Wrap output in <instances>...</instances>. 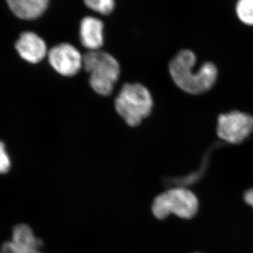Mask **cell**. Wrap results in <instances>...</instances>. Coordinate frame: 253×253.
Instances as JSON below:
<instances>
[{"instance_id": "cell-3", "label": "cell", "mask_w": 253, "mask_h": 253, "mask_svg": "<svg viewBox=\"0 0 253 253\" xmlns=\"http://www.w3.org/2000/svg\"><path fill=\"white\" fill-rule=\"evenodd\" d=\"M115 108L128 126H136L152 113L154 99L149 89L141 83H127L118 93Z\"/></svg>"}, {"instance_id": "cell-5", "label": "cell", "mask_w": 253, "mask_h": 253, "mask_svg": "<svg viewBox=\"0 0 253 253\" xmlns=\"http://www.w3.org/2000/svg\"><path fill=\"white\" fill-rule=\"evenodd\" d=\"M253 132V116L251 115L234 111L218 117L217 136L228 144H241Z\"/></svg>"}, {"instance_id": "cell-11", "label": "cell", "mask_w": 253, "mask_h": 253, "mask_svg": "<svg viewBox=\"0 0 253 253\" xmlns=\"http://www.w3.org/2000/svg\"><path fill=\"white\" fill-rule=\"evenodd\" d=\"M236 11L241 22L248 26H253V0H239Z\"/></svg>"}, {"instance_id": "cell-13", "label": "cell", "mask_w": 253, "mask_h": 253, "mask_svg": "<svg viewBox=\"0 0 253 253\" xmlns=\"http://www.w3.org/2000/svg\"><path fill=\"white\" fill-rule=\"evenodd\" d=\"M11 168V160L3 142L0 141V174H6Z\"/></svg>"}, {"instance_id": "cell-7", "label": "cell", "mask_w": 253, "mask_h": 253, "mask_svg": "<svg viewBox=\"0 0 253 253\" xmlns=\"http://www.w3.org/2000/svg\"><path fill=\"white\" fill-rule=\"evenodd\" d=\"M104 25L99 18L87 16L80 23L79 37L82 45L88 51L99 50L104 44Z\"/></svg>"}, {"instance_id": "cell-15", "label": "cell", "mask_w": 253, "mask_h": 253, "mask_svg": "<svg viewBox=\"0 0 253 253\" xmlns=\"http://www.w3.org/2000/svg\"><path fill=\"white\" fill-rule=\"evenodd\" d=\"M244 199L253 208V189L248 190L244 195Z\"/></svg>"}, {"instance_id": "cell-2", "label": "cell", "mask_w": 253, "mask_h": 253, "mask_svg": "<svg viewBox=\"0 0 253 253\" xmlns=\"http://www.w3.org/2000/svg\"><path fill=\"white\" fill-rule=\"evenodd\" d=\"M83 68L89 73L91 89L101 96H109L114 89L121 67L118 60L102 50L89 51L83 56Z\"/></svg>"}, {"instance_id": "cell-1", "label": "cell", "mask_w": 253, "mask_h": 253, "mask_svg": "<svg viewBox=\"0 0 253 253\" xmlns=\"http://www.w3.org/2000/svg\"><path fill=\"white\" fill-rule=\"evenodd\" d=\"M196 56L191 50H181L171 60L169 71L179 89L190 94L207 92L215 84L218 71L214 63L206 62L194 71Z\"/></svg>"}, {"instance_id": "cell-10", "label": "cell", "mask_w": 253, "mask_h": 253, "mask_svg": "<svg viewBox=\"0 0 253 253\" xmlns=\"http://www.w3.org/2000/svg\"><path fill=\"white\" fill-rule=\"evenodd\" d=\"M11 242L16 247L26 251H40L42 246V241L36 237L29 226L24 224L15 226Z\"/></svg>"}, {"instance_id": "cell-12", "label": "cell", "mask_w": 253, "mask_h": 253, "mask_svg": "<svg viewBox=\"0 0 253 253\" xmlns=\"http://www.w3.org/2000/svg\"><path fill=\"white\" fill-rule=\"evenodd\" d=\"M86 7L101 15H109L114 10L115 0H83Z\"/></svg>"}, {"instance_id": "cell-6", "label": "cell", "mask_w": 253, "mask_h": 253, "mask_svg": "<svg viewBox=\"0 0 253 253\" xmlns=\"http://www.w3.org/2000/svg\"><path fill=\"white\" fill-rule=\"evenodd\" d=\"M48 59L51 67L65 77L76 76L83 68V55L69 43L54 46L48 53Z\"/></svg>"}, {"instance_id": "cell-8", "label": "cell", "mask_w": 253, "mask_h": 253, "mask_svg": "<svg viewBox=\"0 0 253 253\" xmlns=\"http://www.w3.org/2000/svg\"><path fill=\"white\" fill-rule=\"evenodd\" d=\"M16 48L23 59L32 63L41 62L47 53L46 43L41 37L32 32L21 34L16 42Z\"/></svg>"}, {"instance_id": "cell-9", "label": "cell", "mask_w": 253, "mask_h": 253, "mask_svg": "<svg viewBox=\"0 0 253 253\" xmlns=\"http://www.w3.org/2000/svg\"><path fill=\"white\" fill-rule=\"evenodd\" d=\"M10 9L18 17L31 20L44 14L49 0H6Z\"/></svg>"}, {"instance_id": "cell-14", "label": "cell", "mask_w": 253, "mask_h": 253, "mask_svg": "<svg viewBox=\"0 0 253 253\" xmlns=\"http://www.w3.org/2000/svg\"><path fill=\"white\" fill-rule=\"evenodd\" d=\"M0 253H41L40 251H26L14 246L11 241L4 243L0 249Z\"/></svg>"}, {"instance_id": "cell-4", "label": "cell", "mask_w": 253, "mask_h": 253, "mask_svg": "<svg viewBox=\"0 0 253 253\" xmlns=\"http://www.w3.org/2000/svg\"><path fill=\"white\" fill-rule=\"evenodd\" d=\"M199 209V201L190 190L176 186L158 195L152 205L155 217L164 219L170 214L183 219H191Z\"/></svg>"}]
</instances>
